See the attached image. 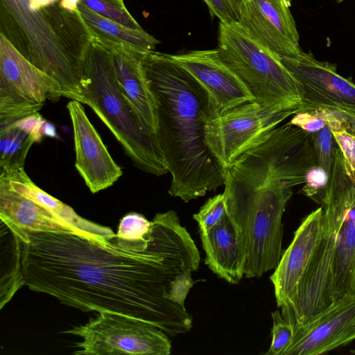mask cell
Returning a JSON list of instances; mask_svg holds the SVG:
<instances>
[{
	"instance_id": "cell-1",
	"label": "cell",
	"mask_w": 355,
	"mask_h": 355,
	"mask_svg": "<svg viewBox=\"0 0 355 355\" xmlns=\"http://www.w3.org/2000/svg\"><path fill=\"white\" fill-rule=\"evenodd\" d=\"M142 252L73 232H13L21 243L25 285L82 311L134 317L171 336L189 331L186 298L196 282L200 252L177 213L153 219Z\"/></svg>"
},
{
	"instance_id": "cell-2",
	"label": "cell",
	"mask_w": 355,
	"mask_h": 355,
	"mask_svg": "<svg viewBox=\"0 0 355 355\" xmlns=\"http://www.w3.org/2000/svg\"><path fill=\"white\" fill-rule=\"evenodd\" d=\"M143 66L157 109L155 137L172 176L168 193L185 202L224 185L225 171L205 142L207 99L170 54H144Z\"/></svg>"
},
{
	"instance_id": "cell-3",
	"label": "cell",
	"mask_w": 355,
	"mask_h": 355,
	"mask_svg": "<svg viewBox=\"0 0 355 355\" xmlns=\"http://www.w3.org/2000/svg\"><path fill=\"white\" fill-rule=\"evenodd\" d=\"M227 216L245 250L244 275L261 277L275 269L282 252V217L295 187L282 162L261 146L242 154L225 171Z\"/></svg>"
},
{
	"instance_id": "cell-4",
	"label": "cell",
	"mask_w": 355,
	"mask_h": 355,
	"mask_svg": "<svg viewBox=\"0 0 355 355\" xmlns=\"http://www.w3.org/2000/svg\"><path fill=\"white\" fill-rule=\"evenodd\" d=\"M81 86L84 104L108 128L136 167L157 176L168 173L155 135L144 128L119 86L110 49L94 38L85 55Z\"/></svg>"
},
{
	"instance_id": "cell-5",
	"label": "cell",
	"mask_w": 355,
	"mask_h": 355,
	"mask_svg": "<svg viewBox=\"0 0 355 355\" xmlns=\"http://www.w3.org/2000/svg\"><path fill=\"white\" fill-rule=\"evenodd\" d=\"M217 49L254 101L266 107L299 111L301 96L291 73L279 58L252 40L238 23L220 22Z\"/></svg>"
},
{
	"instance_id": "cell-6",
	"label": "cell",
	"mask_w": 355,
	"mask_h": 355,
	"mask_svg": "<svg viewBox=\"0 0 355 355\" xmlns=\"http://www.w3.org/2000/svg\"><path fill=\"white\" fill-rule=\"evenodd\" d=\"M78 336L76 355H169L171 343L161 329L146 321L110 312H98L85 324L62 332Z\"/></svg>"
},
{
	"instance_id": "cell-7",
	"label": "cell",
	"mask_w": 355,
	"mask_h": 355,
	"mask_svg": "<svg viewBox=\"0 0 355 355\" xmlns=\"http://www.w3.org/2000/svg\"><path fill=\"white\" fill-rule=\"evenodd\" d=\"M297 112L266 107L256 101L244 103L205 122V144L225 171L243 153Z\"/></svg>"
},
{
	"instance_id": "cell-8",
	"label": "cell",
	"mask_w": 355,
	"mask_h": 355,
	"mask_svg": "<svg viewBox=\"0 0 355 355\" xmlns=\"http://www.w3.org/2000/svg\"><path fill=\"white\" fill-rule=\"evenodd\" d=\"M62 96L58 83L0 33V125L37 114L47 100Z\"/></svg>"
},
{
	"instance_id": "cell-9",
	"label": "cell",
	"mask_w": 355,
	"mask_h": 355,
	"mask_svg": "<svg viewBox=\"0 0 355 355\" xmlns=\"http://www.w3.org/2000/svg\"><path fill=\"white\" fill-rule=\"evenodd\" d=\"M336 234L335 302L355 295V182L336 148L329 184L322 200Z\"/></svg>"
},
{
	"instance_id": "cell-10",
	"label": "cell",
	"mask_w": 355,
	"mask_h": 355,
	"mask_svg": "<svg viewBox=\"0 0 355 355\" xmlns=\"http://www.w3.org/2000/svg\"><path fill=\"white\" fill-rule=\"evenodd\" d=\"M336 234L323 214L320 240L309 268L292 300L281 307L282 316L294 328L300 327L335 302Z\"/></svg>"
},
{
	"instance_id": "cell-11",
	"label": "cell",
	"mask_w": 355,
	"mask_h": 355,
	"mask_svg": "<svg viewBox=\"0 0 355 355\" xmlns=\"http://www.w3.org/2000/svg\"><path fill=\"white\" fill-rule=\"evenodd\" d=\"M281 61L297 85L301 96L298 112L327 108L355 116V83L340 76L335 64L303 51Z\"/></svg>"
},
{
	"instance_id": "cell-12",
	"label": "cell",
	"mask_w": 355,
	"mask_h": 355,
	"mask_svg": "<svg viewBox=\"0 0 355 355\" xmlns=\"http://www.w3.org/2000/svg\"><path fill=\"white\" fill-rule=\"evenodd\" d=\"M198 83L207 99V121L254 101L248 87L221 58L217 49L171 55Z\"/></svg>"
},
{
	"instance_id": "cell-13",
	"label": "cell",
	"mask_w": 355,
	"mask_h": 355,
	"mask_svg": "<svg viewBox=\"0 0 355 355\" xmlns=\"http://www.w3.org/2000/svg\"><path fill=\"white\" fill-rule=\"evenodd\" d=\"M290 0H243L238 24L256 43L281 58L302 51Z\"/></svg>"
},
{
	"instance_id": "cell-14",
	"label": "cell",
	"mask_w": 355,
	"mask_h": 355,
	"mask_svg": "<svg viewBox=\"0 0 355 355\" xmlns=\"http://www.w3.org/2000/svg\"><path fill=\"white\" fill-rule=\"evenodd\" d=\"M82 104L71 100L67 105L73 127L75 166L89 191L96 193L112 186L123 171L112 159Z\"/></svg>"
},
{
	"instance_id": "cell-15",
	"label": "cell",
	"mask_w": 355,
	"mask_h": 355,
	"mask_svg": "<svg viewBox=\"0 0 355 355\" xmlns=\"http://www.w3.org/2000/svg\"><path fill=\"white\" fill-rule=\"evenodd\" d=\"M294 332L284 355L324 354L355 340V295L335 302Z\"/></svg>"
},
{
	"instance_id": "cell-16",
	"label": "cell",
	"mask_w": 355,
	"mask_h": 355,
	"mask_svg": "<svg viewBox=\"0 0 355 355\" xmlns=\"http://www.w3.org/2000/svg\"><path fill=\"white\" fill-rule=\"evenodd\" d=\"M322 225L323 209L320 207L304 218L290 245L282 254L270 277L278 307L289 303L296 294L320 240Z\"/></svg>"
},
{
	"instance_id": "cell-17",
	"label": "cell",
	"mask_w": 355,
	"mask_h": 355,
	"mask_svg": "<svg viewBox=\"0 0 355 355\" xmlns=\"http://www.w3.org/2000/svg\"><path fill=\"white\" fill-rule=\"evenodd\" d=\"M103 44L112 53L116 79L124 96L146 130L155 135L157 109L143 66L145 53L121 45Z\"/></svg>"
},
{
	"instance_id": "cell-18",
	"label": "cell",
	"mask_w": 355,
	"mask_h": 355,
	"mask_svg": "<svg viewBox=\"0 0 355 355\" xmlns=\"http://www.w3.org/2000/svg\"><path fill=\"white\" fill-rule=\"evenodd\" d=\"M0 218L12 232H73L82 235L73 225L44 206L15 191L8 181L1 178Z\"/></svg>"
},
{
	"instance_id": "cell-19",
	"label": "cell",
	"mask_w": 355,
	"mask_h": 355,
	"mask_svg": "<svg viewBox=\"0 0 355 355\" xmlns=\"http://www.w3.org/2000/svg\"><path fill=\"white\" fill-rule=\"evenodd\" d=\"M199 232L205 264L219 277L237 284L245 275V254L240 234L228 216Z\"/></svg>"
},
{
	"instance_id": "cell-20",
	"label": "cell",
	"mask_w": 355,
	"mask_h": 355,
	"mask_svg": "<svg viewBox=\"0 0 355 355\" xmlns=\"http://www.w3.org/2000/svg\"><path fill=\"white\" fill-rule=\"evenodd\" d=\"M44 121L39 113L1 125L0 129V178L24 169L31 146L42 137Z\"/></svg>"
},
{
	"instance_id": "cell-21",
	"label": "cell",
	"mask_w": 355,
	"mask_h": 355,
	"mask_svg": "<svg viewBox=\"0 0 355 355\" xmlns=\"http://www.w3.org/2000/svg\"><path fill=\"white\" fill-rule=\"evenodd\" d=\"M6 179L10 187L18 193L46 207L73 225L82 235L99 241H112L116 234L112 229L87 220L71 207L53 197L37 187L22 169Z\"/></svg>"
},
{
	"instance_id": "cell-22",
	"label": "cell",
	"mask_w": 355,
	"mask_h": 355,
	"mask_svg": "<svg viewBox=\"0 0 355 355\" xmlns=\"http://www.w3.org/2000/svg\"><path fill=\"white\" fill-rule=\"evenodd\" d=\"M78 10L93 38L103 44L123 46L146 53L153 51L159 41L144 28L135 29L105 18L80 1Z\"/></svg>"
},
{
	"instance_id": "cell-23",
	"label": "cell",
	"mask_w": 355,
	"mask_h": 355,
	"mask_svg": "<svg viewBox=\"0 0 355 355\" xmlns=\"http://www.w3.org/2000/svg\"><path fill=\"white\" fill-rule=\"evenodd\" d=\"M153 226V221L148 220L144 215L128 213L120 220L114 241L123 250L144 252L152 239Z\"/></svg>"
},
{
	"instance_id": "cell-24",
	"label": "cell",
	"mask_w": 355,
	"mask_h": 355,
	"mask_svg": "<svg viewBox=\"0 0 355 355\" xmlns=\"http://www.w3.org/2000/svg\"><path fill=\"white\" fill-rule=\"evenodd\" d=\"M80 1L89 9L105 18L131 28H143L129 12L123 0Z\"/></svg>"
},
{
	"instance_id": "cell-25",
	"label": "cell",
	"mask_w": 355,
	"mask_h": 355,
	"mask_svg": "<svg viewBox=\"0 0 355 355\" xmlns=\"http://www.w3.org/2000/svg\"><path fill=\"white\" fill-rule=\"evenodd\" d=\"M272 342L267 355H284L292 343L294 327L287 321L279 310L272 313Z\"/></svg>"
},
{
	"instance_id": "cell-26",
	"label": "cell",
	"mask_w": 355,
	"mask_h": 355,
	"mask_svg": "<svg viewBox=\"0 0 355 355\" xmlns=\"http://www.w3.org/2000/svg\"><path fill=\"white\" fill-rule=\"evenodd\" d=\"M227 216L225 196L218 194L209 198L199 211L193 214L199 231H205L216 225Z\"/></svg>"
},
{
	"instance_id": "cell-27",
	"label": "cell",
	"mask_w": 355,
	"mask_h": 355,
	"mask_svg": "<svg viewBox=\"0 0 355 355\" xmlns=\"http://www.w3.org/2000/svg\"><path fill=\"white\" fill-rule=\"evenodd\" d=\"M311 137L317 164L323 168L331 177L336 148L332 132L327 125L322 130L311 133Z\"/></svg>"
},
{
	"instance_id": "cell-28",
	"label": "cell",
	"mask_w": 355,
	"mask_h": 355,
	"mask_svg": "<svg viewBox=\"0 0 355 355\" xmlns=\"http://www.w3.org/2000/svg\"><path fill=\"white\" fill-rule=\"evenodd\" d=\"M331 131L341 152L346 173L355 182V134L350 124Z\"/></svg>"
},
{
	"instance_id": "cell-29",
	"label": "cell",
	"mask_w": 355,
	"mask_h": 355,
	"mask_svg": "<svg viewBox=\"0 0 355 355\" xmlns=\"http://www.w3.org/2000/svg\"><path fill=\"white\" fill-rule=\"evenodd\" d=\"M330 181L327 172L318 164L307 171L302 193L306 196L322 202Z\"/></svg>"
},
{
	"instance_id": "cell-30",
	"label": "cell",
	"mask_w": 355,
	"mask_h": 355,
	"mask_svg": "<svg viewBox=\"0 0 355 355\" xmlns=\"http://www.w3.org/2000/svg\"><path fill=\"white\" fill-rule=\"evenodd\" d=\"M212 17H216L220 22L234 24L239 21L240 8L243 0H203Z\"/></svg>"
},
{
	"instance_id": "cell-31",
	"label": "cell",
	"mask_w": 355,
	"mask_h": 355,
	"mask_svg": "<svg viewBox=\"0 0 355 355\" xmlns=\"http://www.w3.org/2000/svg\"><path fill=\"white\" fill-rule=\"evenodd\" d=\"M288 123L309 133L318 132L327 126L322 119L311 112H298Z\"/></svg>"
},
{
	"instance_id": "cell-32",
	"label": "cell",
	"mask_w": 355,
	"mask_h": 355,
	"mask_svg": "<svg viewBox=\"0 0 355 355\" xmlns=\"http://www.w3.org/2000/svg\"><path fill=\"white\" fill-rule=\"evenodd\" d=\"M80 0H61V4L67 10L76 11L78 10Z\"/></svg>"
},
{
	"instance_id": "cell-33",
	"label": "cell",
	"mask_w": 355,
	"mask_h": 355,
	"mask_svg": "<svg viewBox=\"0 0 355 355\" xmlns=\"http://www.w3.org/2000/svg\"><path fill=\"white\" fill-rule=\"evenodd\" d=\"M345 117L350 124L353 132L355 134V116L344 112Z\"/></svg>"
},
{
	"instance_id": "cell-34",
	"label": "cell",
	"mask_w": 355,
	"mask_h": 355,
	"mask_svg": "<svg viewBox=\"0 0 355 355\" xmlns=\"http://www.w3.org/2000/svg\"><path fill=\"white\" fill-rule=\"evenodd\" d=\"M345 1V0H336V1L338 2V3H340L341 1Z\"/></svg>"
},
{
	"instance_id": "cell-35",
	"label": "cell",
	"mask_w": 355,
	"mask_h": 355,
	"mask_svg": "<svg viewBox=\"0 0 355 355\" xmlns=\"http://www.w3.org/2000/svg\"><path fill=\"white\" fill-rule=\"evenodd\" d=\"M352 353L355 354V350L352 352Z\"/></svg>"
}]
</instances>
